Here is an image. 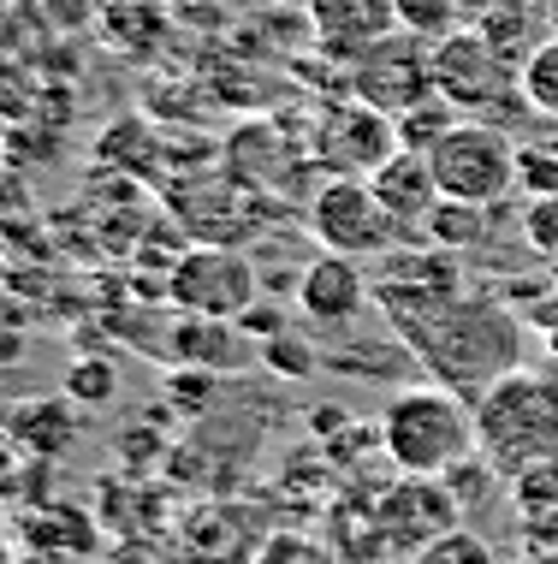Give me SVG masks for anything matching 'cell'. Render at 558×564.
Returning a JSON list of instances; mask_svg holds the SVG:
<instances>
[{"instance_id":"obj_1","label":"cell","mask_w":558,"mask_h":564,"mask_svg":"<svg viewBox=\"0 0 558 564\" xmlns=\"http://www.w3.org/2000/svg\"><path fill=\"white\" fill-rule=\"evenodd\" d=\"M475 452L505 481L558 457V369L517 362L475 399Z\"/></svg>"},{"instance_id":"obj_2","label":"cell","mask_w":558,"mask_h":564,"mask_svg":"<svg viewBox=\"0 0 558 564\" xmlns=\"http://www.w3.org/2000/svg\"><path fill=\"white\" fill-rule=\"evenodd\" d=\"M374 434H381V457L398 476H446L451 464L475 452V404L440 380L398 387L374 416Z\"/></svg>"},{"instance_id":"obj_3","label":"cell","mask_w":558,"mask_h":564,"mask_svg":"<svg viewBox=\"0 0 558 564\" xmlns=\"http://www.w3.org/2000/svg\"><path fill=\"white\" fill-rule=\"evenodd\" d=\"M434 84L463 119H493L505 131L535 119V108L523 101V66L505 59L475 24L434 42Z\"/></svg>"},{"instance_id":"obj_4","label":"cell","mask_w":558,"mask_h":564,"mask_svg":"<svg viewBox=\"0 0 558 564\" xmlns=\"http://www.w3.org/2000/svg\"><path fill=\"white\" fill-rule=\"evenodd\" d=\"M428 166L440 178V196H451V203L505 208V196L517 191V137L493 119H458L428 149Z\"/></svg>"},{"instance_id":"obj_5","label":"cell","mask_w":558,"mask_h":564,"mask_svg":"<svg viewBox=\"0 0 558 564\" xmlns=\"http://www.w3.org/2000/svg\"><path fill=\"white\" fill-rule=\"evenodd\" d=\"M262 297V268L238 243H190L167 273V303L178 315H215V322H238L250 303Z\"/></svg>"},{"instance_id":"obj_6","label":"cell","mask_w":558,"mask_h":564,"mask_svg":"<svg viewBox=\"0 0 558 564\" xmlns=\"http://www.w3.org/2000/svg\"><path fill=\"white\" fill-rule=\"evenodd\" d=\"M309 232L321 250L351 256V262H369V256H392L404 243L398 220L381 208L369 178H321L309 196Z\"/></svg>"},{"instance_id":"obj_7","label":"cell","mask_w":558,"mask_h":564,"mask_svg":"<svg viewBox=\"0 0 558 564\" xmlns=\"http://www.w3.org/2000/svg\"><path fill=\"white\" fill-rule=\"evenodd\" d=\"M344 96L381 108L386 119H404L428 96H440V84H434V42L411 36V30H392L386 42H374V48L351 66Z\"/></svg>"},{"instance_id":"obj_8","label":"cell","mask_w":558,"mask_h":564,"mask_svg":"<svg viewBox=\"0 0 558 564\" xmlns=\"http://www.w3.org/2000/svg\"><path fill=\"white\" fill-rule=\"evenodd\" d=\"M392 155H398V119H386L369 101L339 96L315 119V166L327 178H369Z\"/></svg>"},{"instance_id":"obj_9","label":"cell","mask_w":558,"mask_h":564,"mask_svg":"<svg viewBox=\"0 0 558 564\" xmlns=\"http://www.w3.org/2000/svg\"><path fill=\"white\" fill-rule=\"evenodd\" d=\"M304 24L315 54H327L333 66H357L374 42L398 30V7L392 0H304Z\"/></svg>"},{"instance_id":"obj_10","label":"cell","mask_w":558,"mask_h":564,"mask_svg":"<svg viewBox=\"0 0 558 564\" xmlns=\"http://www.w3.org/2000/svg\"><path fill=\"white\" fill-rule=\"evenodd\" d=\"M297 310H304L309 327L333 333V327H351L357 315L374 303V280L363 273V262H351V256H333L321 250L315 262H304V273H297Z\"/></svg>"},{"instance_id":"obj_11","label":"cell","mask_w":558,"mask_h":564,"mask_svg":"<svg viewBox=\"0 0 558 564\" xmlns=\"http://www.w3.org/2000/svg\"><path fill=\"white\" fill-rule=\"evenodd\" d=\"M161 357L173 369H208V375H238L262 362L250 350V333L238 322H215V315H173L161 327Z\"/></svg>"},{"instance_id":"obj_12","label":"cell","mask_w":558,"mask_h":564,"mask_svg":"<svg viewBox=\"0 0 558 564\" xmlns=\"http://www.w3.org/2000/svg\"><path fill=\"white\" fill-rule=\"evenodd\" d=\"M369 185H374V196H381L386 215L398 220L404 243H416L422 220H428L434 208H440V178H434L428 155H416V149H398V155H392L386 166H374Z\"/></svg>"},{"instance_id":"obj_13","label":"cell","mask_w":558,"mask_h":564,"mask_svg":"<svg viewBox=\"0 0 558 564\" xmlns=\"http://www.w3.org/2000/svg\"><path fill=\"white\" fill-rule=\"evenodd\" d=\"M0 434L19 446V457H59L78 446V404L66 399V392H42V399H19L7 404V416H0Z\"/></svg>"},{"instance_id":"obj_14","label":"cell","mask_w":558,"mask_h":564,"mask_svg":"<svg viewBox=\"0 0 558 564\" xmlns=\"http://www.w3.org/2000/svg\"><path fill=\"white\" fill-rule=\"evenodd\" d=\"M475 30L505 59H517V66H523V59L552 36V7H540V0H481V7H475Z\"/></svg>"},{"instance_id":"obj_15","label":"cell","mask_w":558,"mask_h":564,"mask_svg":"<svg viewBox=\"0 0 558 564\" xmlns=\"http://www.w3.org/2000/svg\"><path fill=\"white\" fill-rule=\"evenodd\" d=\"M321 369L351 375V380H369V387H392L398 375L416 369V357H411V345L392 333V339H344L333 357H321Z\"/></svg>"},{"instance_id":"obj_16","label":"cell","mask_w":558,"mask_h":564,"mask_svg":"<svg viewBox=\"0 0 558 564\" xmlns=\"http://www.w3.org/2000/svg\"><path fill=\"white\" fill-rule=\"evenodd\" d=\"M493 226H500V208H475V203H451V196H440V208L422 220L416 243H434V250H451V256H458V250L488 243Z\"/></svg>"},{"instance_id":"obj_17","label":"cell","mask_w":558,"mask_h":564,"mask_svg":"<svg viewBox=\"0 0 558 564\" xmlns=\"http://www.w3.org/2000/svg\"><path fill=\"white\" fill-rule=\"evenodd\" d=\"M392 7H398V30H411L422 42H446L475 24L481 0H392Z\"/></svg>"},{"instance_id":"obj_18","label":"cell","mask_w":558,"mask_h":564,"mask_svg":"<svg viewBox=\"0 0 558 564\" xmlns=\"http://www.w3.org/2000/svg\"><path fill=\"white\" fill-rule=\"evenodd\" d=\"M59 392L78 410H108L119 399V362L113 357H72L66 375H59Z\"/></svg>"},{"instance_id":"obj_19","label":"cell","mask_w":558,"mask_h":564,"mask_svg":"<svg viewBox=\"0 0 558 564\" xmlns=\"http://www.w3.org/2000/svg\"><path fill=\"white\" fill-rule=\"evenodd\" d=\"M101 30H108V36L131 59H143L161 42V12L149 7V0H108V19H101Z\"/></svg>"},{"instance_id":"obj_20","label":"cell","mask_w":558,"mask_h":564,"mask_svg":"<svg viewBox=\"0 0 558 564\" xmlns=\"http://www.w3.org/2000/svg\"><path fill=\"white\" fill-rule=\"evenodd\" d=\"M255 357H262V369L274 375V380H309L315 369H321V350H315L309 333H274V339H262L255 345Z\"/></svg>"},{"instance_id":"obj_21","label":"cell","mask_w":558,"mask_h":564,"mask_svg":"<svg viewBox=\"0 0 558 564\" xmlns=\"http://www.w3.org/2000/svg\"><path fill=\"white\" fill-rule=\"evenodd\" d=\"M523 101L535 108V119L558 126V36H547L529 59H523Z\"/></svg>"},{"instance_id":"obj_22","label":"cell","mask_w":558,"mask_h":564,"mask_svg":"<svg viewBox=\"0 0 558 564\" xmlns=\"http://www.w3.org/2000/svg\"><path fill=\"white\" fill-rule=\"evenodd\" d=\"M458 119H463V113L451 108L446 96H428L422 108H411V113L398 119V149H416V155H428V149L440 143V137L458 126Z\"/></svg>"},{"instance_id":"obj_23","label":"cell","mask_w":558,"mask_h":564,"mask_svg":"<svg viewBox=\"0 0 558 564\" xmlns=\"http://www.w3.org/2000/svg\"><path fill=\"white\" fill-rule=\"evenodd\" d=\"M517 191L529 196H558V137H535L517 143Z\"/></svg>"},{"instance_id":"obj_24","label":"cell","mask_w":558,"mask_h":564,"mask_svg":"<svg viewBox=\"0 0 558 564\" xmlns=\"http://www.w3.org/2000/svg\"><path fill=\"white\" fill-rule=\"evenodd\" d=\"M493 481H505V476H500V469H493L481 452H470L463 464H451L446 476H440V487L451 494V506H458V517H470V511H475V499H488V494H493Z\"/></svg>"},{"instance_id":"obj_25","label":"cell","mask_w":558,"mask_h":564,"mask_svg":"<svg viewBox=\"0 0 558 564\" xmlns=\"http://www.w3.org/2000/svg\"><path fill=\"white\" fill-rule=\"evenodd\" d=\"M517 232H523V243H529V256L558 268V196H529L523 215H517Z\"/></svg>"},{"instance_id":"obj_26","label":"cell","mask_w":558,"mask_h":564,"mask_svg":"<svg viewBox=\"0 0 558 564\" xmlns=\"http://www.w3.org/2000/svg\"><path fill=\"white\" fill-rule=\"evenodd\" d=\"M226 387V375H208V369H173L167 375V404L178 416H203V410H215Z\"/></svg>"},{"instance_id":"obj_27","label":"cell","mask_w":558,"mask_h":564,"mask_svg":"<svg viewBox=\"0 0 558 564\" xmlns=\"http://www.w3.org/2000/svg\"><path fill=\"white\" fill-rule=\"evenodd\" d=\"M411 564H493V546L475 535V529H446L440 541H428L422 553H411Z\"/></svg>"},{"instance_id":"obj_28","label":"cell","mask_w":558,"mask_h":564,"mask_svg":"<svg viewBox=\"0 0 558 564\" xmlns=\"http://www.w3.org/2000/svg\"><path fill=\"white\" fill-rule=\"evenodd\" d=\"M238 327H244L255 345H262V339H274V333H285V303H274V297L262 292V297H255L244 315H238Z\"/></svg>"},{"instance_id":"obj_29","label":"cell","mask_w":558,"mask_h":564,"mask_svg":"<svg viewBox=\"0 0 558 564\" xmlns=\"http://www.w3.org/2000/svg\"><path fill=\"white\" fill-rule=\"evenodd\" d=\"M529 553L540 558V564H558V511H540V517H529Z\"/></svg>"},{"instance_id":"obj_30","label":"cell","mask_w":558,"mask_h":564,"mask_svg":"<svg viewBox=\"0 0 558 564\" xmlns=\"http://www.w3.org/2000/svg\"><path fill=\"white\" fill-rule=\"evenodd\" d=\"M24 357H30V339L19 327H0V369H19Z\"/></svg>"},{"instance_id":"obj_31","label":"cell","mask_w":558,"mask_h":564,"mask_svg":"<svg viewBox=\"0 0 558 564\" xmlns=\"http://www.w3.org/2000/svg\"><path fill=\"white\" fill-rule=\"evenodd\" d=\"M540 339H547V362L558 369V327H547V333H540Z\"/></svg>"},{"instance_id":"obj_32","label":"cell","mask_w":558,"mask_h":564,"mask_svg":"<svg viewBox=\"0 0 558 564\" xmlns=\"http://www.w3.org/2000/svg\"><path fill=\"white\" fill-rule=\"evenodd\" d=\"M84 7H108V0H84Z\"/></svg>"},{"instance_id":"obj_33","label":"cell","mask_w":558,"mask_h":564,"mask_svg":"<svg viewBox=\"0 0 558 564\" xmlns=\"http://www.w3.org/2000/svg\"><path fill=\"white\" fill-rule=\"evenodd\" d=\"M552 280H558V268H552Z\"/></svg>"}]
</instances>
